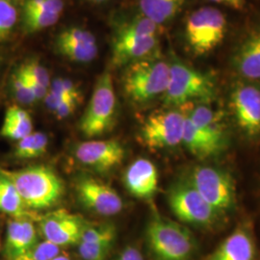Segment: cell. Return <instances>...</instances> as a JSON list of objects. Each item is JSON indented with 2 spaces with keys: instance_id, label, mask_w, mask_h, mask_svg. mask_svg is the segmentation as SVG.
Listing matches in <instances>:
<instances>
[{
  "instance_id": "1",
  "label": "cell",
  "mask_w": 260,
  "mask_h": 260,
  "mask_svg": "<svg viewBox=\"0 0 260 260\" xmlns=\"http://www.w3.org/2000/svg\"><path fill=\"white\" fill-rule=\"evenodd\" d=\"M230 31V21L223 10L205 5L188 14L181 39L185 51L193 58H206L222 47Z\"/></svg>"
},
{
  "instance_id": "2",
  "label": "cell",
  "mask_w": 260,
  "mask_h": 260,
  "mask_svg": "<svg viewBox=\"0 0 260 260\" xmlns=\"http://www.w3.org/2000/svg\"><path fill=\"white\" fill-rule=\"evenodd\" d=\"M217 94V83L213 75L199 71L180 61L176 56L170 60V79L162 96L170 108L187 104L209 103Z\"/></svg>"
},
{
  "instance_id": "3",
  "label": "cell",
  "mask_w": 260,
  "mask_h": 260,
  "mask_svg": "<svg viewBox=\"0 0 260 260\" xmlns=\"http://www.w3.org/2000/svg\"><path fill=\"white\" fill-rule=\"evenodd\" d=\"M169 79L170 60L158 53L124 67L121 87L129 102L144 105L163 96Z\"/></svg>"
},
{
  "instance_id": "4",
  "label": "cell",
  "mask_w": 260,
  "mask_h": 260,
  "mask_svg": "<svg viewBox=\"0 0 260 260\" xmlns=\"http://www.w3.org/2000/svg\"><path fill=\"white\" fill-rule=\"evenodd\" d=\"M0 173L16 187L30 210L52 207L64 195V183L51 168L40 165L16 171L0 168Z\"/></svg>"
},
{
  "instance_id": "5",
  "label": "cell",
  "mask_w": 260,
  "mask_h": 260,
  "mask_svg": "<svg viewBox=\"0 0 260 260\" xmlns=\"http://www.w3.org/2000/svg\"><path fill=\"white\" fill-rule=\"evenodd\" d=\"M146 241L152 260H194L198 250L196 238L186 226L158 214L147 225Z\"/></svg>"
},
{
  "instance_id": "6",
  "label": "cell",
  "mask_w": 260,
  "mask_h": 260,
  "mask_svg": "<svg viewBox=\"0 0 260 260\" xmlns=\"http://www.w3.org/2000/svg\"><path fill=\"white\" fill-rule=\"evenodd\" d=\"M167 201L172 212L180 222L196 228L211 229L223 217L205 201L186 177L171 185Z\"/></svg>"
},
{
  "instance_id": "7",
  "label": "cell",
  "mask_w": 260,
  "mask_h": 260,
  "mask_svg": "<svg viewBox=\"0 0 260 260\" xmlns=\"http://www.w3.org/2000/svg\"><path fill=\"white\" fill-rule=\"evenodd\" d=\"M117 116V98L109 71L103 72L93 87V93L79 121L87 138L102 136L111 129Z\"/></svg>"
},
{
  "instance_id": "8",
  "label": "cell",
  "mask_w": 260,
  "mask_h": 260,
  "mask_svg": "<svg viewBox=\"0 0 260 260\" xmlns=\"http://www.w3.org/2000/svg\"><path fill=\"white\" fill-rule=\"evenodd\" d=\"M205 201L224 216L233 211L236 192L231 175L220 168L197 166L185 177Z\"/></svg>"
},
{
  "instance_id": "9",
  "label": "cell",
  "mask_w": 260,
  "mask_h": 260,
  "mask_svg": "<svg viewBox=\"0 0 260 260\" xmlns=\"http://www.w3.org/2000/svg\"><path fill=\"white\" fill-rule=\"evenodd\" d=\"M187 105L150 114L140 129L144 145L149 149H162L182 143Z\"/></svg>"
},
{
  "instance_id": "10",
  "label": "cell",
  "mask_w": 260,
  "mask_h": 260,
  "mask_svg": "<svg viewBox=\"0 0 260 260\" xmlns=\"http://www.w3.org/2000/svg\"><path fill=\"white\" fill-rule=\"evenodd\" d=\"M229 105L233 119L242 132L250 138L259 136V86L240 79L231 91Z\"/></svg>"
},
{
  "instance_id": "11",
  "label": "cell",
  "mask_w": 260,
  "mask_h": 260,
  "mask_svg": "<svg viewBox=\"0 0 260 260\" xmlns=\"http://www.w3.org/2000/svg\"><path fill=\"white\" fill-rule=\"evenodd\" d=\"M87 223L79 215L58 209L39 219V232L45 240L62 248L77 245Z\"/></svg>"
},
{
  "instance_id": "12",
  "label": "cell",
  "mask_w": 260,
  "mask_h": 260,
  "mask_svg": "<svg viewBox=\"0 0 260 260\" xmlns=\"http://www.w3.org/2000/svg\"><path fill=\"white\" fill-rule=\"evenodd\" d=\"M79 202L94 213L112 216L123 208L121 196L111 186L91 177H79L75 182Z\"/></svg>"
},
{
  "instance_id": "13",
  "label": "cell",
  "mask_w": 260,
  "mask_h": 260,
  "mask_svg": "<svg viewBox=\"0 0 260 260\" xmlns=\"http://www.w3.org/2000/svg\"><path fill=\"white\" fill-rule=\"evenodd\" d=\"M125 150L116 140H93L80 143L75 149V156L83 166L105 173L120 166Z\"/></svg>"
},
{
  "instance_id": "14",
  "label": "cell",
  "mask_w": 260,
  "mask_h": 260,
  "mask_svg": "<svg viewBox=\"0 0 260 260\" xmlns=\"http://www.w3.org/2000/svg\"><path fill=\"white\" fill-rule=\"evenodd\" d=\"M160 36H146L116 31L112 46V65L124 68L131 63L156 55Z\"/></svg>"
},
{
  "instance_id": "15",
  "label": "cell",
  "mask_w": 260,
  "mask_h": 260,
  "mask_svg": "<svg viewBox=\"0 0 260 260\" xmlns=\"http://www.w3.org/2000/svg\"><path fill=\"white\" fill-rule=\"evenodd\" d=\"M54 47L59 55L79 64L91 63L99 54L96 38L90 30L81 26L63 29L56 36Z\"/></svg>"
},
{
  "instance_id": "16",
  "label": "cell",
  "mask_w": 260,
  "mask_h": 260,
  "mask_svg": "<svg viewBox=\"0 0 260 260\" xmlns=\"http://www.w3.org/2000/svg\"><path fill=\"white\" fill-rule=\"evenodd\" d=\"M230 63L241 80L260 81V29H253L242 38L233 50Z\"/></svg>"
},
{
  "instance_id": "17",
  "label": "cell",
  "mask_w": 260,
  "mask_h": 260,
  "mask_svg": "<svg viewBox=\"0 0 260 260\" xmlns=\"http://www.w3.org/2000/svg\"><path fill=\"white\" fill-rule=\"evenodd\" d=\"M187 116L220 152L226 147L228 127L221 112L214 110L209 103H197L188 105Z\"/></svg>"
},
{
  "instance_id": "18",
  "label": "cell",
  "mask_w": 260,
  "mask_h": 260,
  "mask_svg": "<svg viewBox=\"0 0 260 260\" xmlns=\"http://www.w3.org/2000/svg\"><path fill=\"white\" fill-rule=\"evenodd\" d=\"M123 182L131 195L139 199H151L157 191V169L149 159L139 158L126 169Z\"/></svg>"
},
{
  "instance_id": "19",
  "label": "cell",
  "mask_w": 260,
  "mask_h": 260,
  "mask_svg": "<svg viewBox=\"0 0 260 260\" xmlns=\"http://www.w3.org/2000/svg\"><path fill=\"white\" fill-rule=\"evenodd\" d=\"M37 242H39L37 229L30 218H13L7 224L4 247L6 259H16Z\"/></svg>"
},
{
  "instance_id": "20",
  "label": "cell",
  "mask_w": 260,
  "mask_h": 260,
  "mask_svg": "<svg viewBox=\"0 0 260 260\" xmlns=\"http://www.w3.org/2000/svg\"><path fill=\"white\" fill-rule=\"evenodd\" d=\"M255 243L246 228H238L223 240L207 260H254Z\"/></svg>"
},
{
  "instance_id": "21",
  "label": "cell",
  "mask_w": 260,
  "mask_h": 260,
  "mask_svg": "<svg viewBox=\"0 0 260 260\" xmlns=\"http://www.w3.org/2000/svg\"><path fill=\"white\" fill-rule=\"evenodd\" d=\"M189 0H138L139 14L159 26L170 23L184 9Z\"/></svg>"
},
{
  "instance_id": "22",
  "label": "cell",
  "mask_w": 260,
  "mask_h": 260,
  "mask_svg": "<svg viewBox=\"0 0 260 260\" xmlns=\"http://www.w3.org/2000/svg\"><path fill=\"white\" fill-rule=\"evenodd\" d=\"M32 132L33 121L30 114L19 105L10 106L0 129L1 136L18 142Z\"/></svg>"
},
{
  "instance_id": "23",
  "label": "cell",
  "mask_w": 260,
  "mask_h": 260,
  "mask_svg": "<svg viewBox=\"0 0 260 260\" xmlns=\"http://www.w3.org/2000/svg\"><path fill=\"white\" fill-rule=\"evenodd\" d=\"M182 143L185 146L186 149L190 151V153H192L199 159L211 157L220 152L219 149H217L213 144L196 127L194 123L190 121V119L187 116V110L182 135Z\"/></svg>"
},
{
  "instance_id": "24",
  "label": "cell",
  "mask_w": 260,
  "mask_h": 260,
  "mask_svg": "<svg viewBox=\"0 0 260 260\" xmlns=\"http://www.w3.org/2000/svg\"><path fill=\"white\" fill-rule=\"evenodd\" d=\"M0 211L14 218H30L16 187L0 173Z\"/></svg>"
},
{
  "instance_id": "25",
  "label": "cell",
  "mask_w": 260,
  "mask_h": 260,
  "mask_svg": "<svg viewBox=\"0 0 260 260\" xmlns=\"http://www.w3.org/2000/svg\"><path fill=\"white\" fill-rule=\"evenodd\" d=\"M48 138L43 132H32L26 137L18 141L14 156L18 159H35L47 152Z\"/></svg>"
},
{
  "instance_id": "26",
  "label": "cell",
  "mask_w": 260,
  "mask_h": 260,
  "mask_svg": "<svg viewBox=\"0 0 260 260\" xmlns=\"http://www.w3.org/2000/svg\"><path fill=\"white\" fill-rule=\"evenodd\" d=\"M20 24V7L17 0H0V44L9 41Z\"/></svg>"
},
{
  "instance_id": "27",
  "label": "cell",
  "mask_w": 260,
  "mask_h": 260,
  "mask_svg": "<svg viewBox=\"0 0 260 260\" xmlns=\"http://www.w3.org/2000/svg\"><path fill=\"white\" fill-rule=\"evenodd\" d=\"M62 15L43 12H20V26L26 35H32L55 25Z\"/></svg>"
},
{
  "instance_id": "28",
  "label": "cell",
  "mask_w": 260,
  "mask_h": 260,
  "mask_svg": "<svg viewBox=\"0 0 260 260\" xmlns=\"http://www.w3.org/2000/svg\"><path fill=\"white\" fill-rule=\"evenodd\" d=\"M10 92L12 93L14 100L19 105L28 106L36 103V98L29 88L24 76L19 71V67L16 68L10 75Z\"/></svg>"
},
{
  "instance_id": "29",
  "label": "cell",
  "mask_w": 260,
  "mask_h": 260,
  "mask_svg": "<svg viewBox=\"0 0 260 260\" xmlns=\"http://www.w3.org/2000/svg\"><path fill=\"white\" fill-rule=\"evenodd\" d=\"M116 238V229L112 223H87L80 242L86 243H111Z\"/></svg>"
},
{
  "instance_id": "30",
  "label": "cell",
  "mask_w": 260,
  "mask_h": 260,
  "mask_svg": "<svg viewBox=\"0 0 260 260\" xmlns=\"http://www.w3.org/2000/svg\"><path fill=\"white\" fill-rule=\"evenodd\" d=\"M61 254V248L50 242L39 241L14 260H51Z\"/></svg>"
},
{
  "instance_id": "31",
  "label": "cell",
  "mask_w": 260,
  "mask_h": 260,
  "mask_svg": "<svg viewBox=\"0 0 260 260\" xmlns=\"http://www.w3.org/2000/svg\"><path fill=\"white\" fill-rule=\"evenodd\" d=\"M20 71L33 81L49 90L51 80L47 68L37 58H30L19 66Z\"/></svg>"
},
{
  "instance_id": "32",
  "label": "cell",
  "mask_w": 260,
  "mask_h": 260,
  "mask_svg": "<svg viewBox=\"0 0 260 260\" xmlns=\"http://www.w3.org/2000/svg\"><path fill=\"white\" fill-rule=\"evenodd\" d=\"M65 10L64 0H23L20 12H43L63 15Z\"/></svg>"
},
{
  "instance_id": "33",
  "label": "cell",
  "mask_w": 260,
  "mask_h": 260,
  "mask_svg": "<svg viewBox=\"0 0 260 260\" xmlns=\"http://www.w3.org/2000/svg\"><path fill=\"white\" fill-rule=\"evenodd\" d=\"M111 243H86L77 244V251L83 260H106L112 249Z\"/></svg>"
},
{
  "instance_id": "34",
  "label": "cell",
  "mask_w": 260,
  "mask_h": 260,
  "mask_svg": "<svg viewBox=\"0 0 260 260\" xmlns=\"http://www.w3.org/2000/svg\"><path fill=\"white\" fill-rule=\"evenodd\" d=\"M48 91L64 96L66 99L75 101L76 103H79L81 99V93L78 89V86L69 78L58 77L53 79Z\"/></svg>"
},
{
  "instance_id": "35",
  "label": "cell",
  "mask_w": 260,
  "mask_h": 260,
  "mask_svg": "<svg viewBox=\"0 0 260 260\" xmlns=\"http://www.w3.org/2000/svg\"><path fill=\"white\" fill-rule=\"evenodd\" d=\"M45 103H46V106H47V109L49 111L54 113V112L59 108L60 105H62L63 103L67 102V101H72V100H69V99H66L64 96H61L59 94H56V93H52L50 91H48L47 96L45 98ZM75 102V101H74Z\"/></svg>"
},
{
  "instance_id": "36",
  "label": "cell",
  "mask_w": 260,
  "mask_h": 260,
  "mask_svg": "<svg viewBox=\"0 0 260 260\" xmlns=\"http://www.w3.org/2000/svg\"><path fill=\"white\" fill-rule=\"evenodd\" d=\"M214 6H223L234 11H243L247 7V0H207Z\"/></svg>"
},
{
  "instance_id": "37",
  "label": "cell",
  "mask_w": 260,
  "mask_h": 260,
  "mask_svg": "<svg viewBox=\"0 0 260 260\" xmlns=\"http://www.w3.org/2000/svg\"><path fill=\"white\" fill-rule=\"evenodd\" d=\"M77 104L78 103L74 102V101H67L62 105H60L59 108L53 114L55 115V117L58 120L67 119L68 117H70L72 114L75 113Z\"/></svg>"
},
{
  "instance_id": "38",
  "label": "cell",
  "mask_w": 260,
  "mask_h": 260,
  "mask_svg": "<svg viewBox=\"0 0 260 260\" xmlns=\"http://www.w3.org/2000/svg\"><path fill=\"white\" fill-rule=\"evenodd\" d=\"M116 260H144L141 251L132 246L126 247Z\"/></svg>"
},
{
  "instance_id": "39",
  "label": "cell",
  "mask_w": 260,
  "mask_h": 260,
  "mask_svg": "<svg viewBox=\"0 0 260 260\" xmlns=\"http://www.w3.org/2000/svg\"><path fill=\"white\" fill-rule=\"evenodd\" d=\"M51 260H73L71 259L69 256H67V255H63V254H60V255H58V256H56L54 257L53 259Z\"/></svg>"
},
{
  "instance_id": "40",
  "label": "cell",
  "mask_w": 260,
  "mask_h": 260,
  "mask_svg": "<svg viewBox=\"0 0 260 260\" xmlns=\"http://www.w3.org/2000/svg\"><path fill=\"white\" fill-rule=\"evenodd\" d=\"M87 1H89V2H91V3H93V4H101V3L106 2V1H108V0H87Z\"/></svg>"
}]
</instances>
